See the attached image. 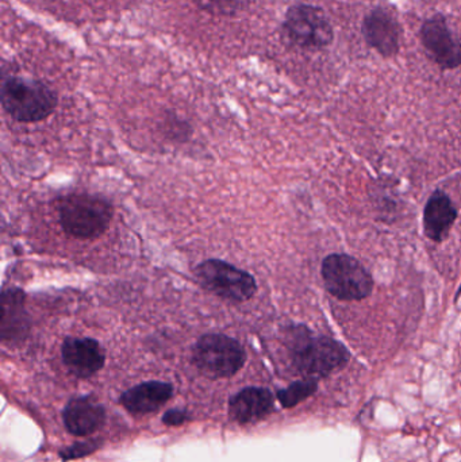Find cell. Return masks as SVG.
I'll return each instance as SVG.
<instances>
[{"label":"cell","instance_id":"2e32d148","mask_svg":"<svg viewBox=\"0 0 461 462\" xmlns=\"http://www.w3.org/2000/svg\"><path fill=\"white\" fill-rule=\"evenodd\" d=\"M317 388H318L317 380L306 377V379L300 380V382L292 383L286 390L279 391L278 399L281 406L291 409L305 399L310 398L316 393Z\"/></svg>","mask_w":461,"mask_h":462},{"label":"cell","instance_id":"8992f818","mask_svg":"<svg viewBox=\"0 0 461 462\" xmlns=\"http://www.w3.org/2000/svg\"><path fill=\"white\" fill-rule=\"evenodd\" d=\"M194 273L206 291L232 303L251 300L257 292L254 274L219 258H210L198 263Z\"/></svg>","mask_w":461,"mask_h":462},{"label":"cell","instance_id":"3957f363","mask_svg":"<svg viewBox=\"0 0 461 462\" xmlns=\"http://www.w3.org/2000/svg\"><path fill=\"white\" fill-rule=\"evenodd\" d=\"M113 217V205L100 195H68L59 206V224L62 231L80 241L99 238L110 227Z\"/></svg>","mask_w":461,"mask_h":462},{"label":"cell","instance_id":"9c48e42d","mask_svg":"<svg viewBox=\"0 0 461 462\" xmlns=\"http://www.w3.org/2000/svg\"><path fill=\"white\" fill-rule=\"evenodd\" d=\"M62 363L78 379H88L105 366L106 353L97 339L67 337L61 345Z\"/></svg>","mask_w":461,"mask_h":462},{"label":"cell","instance_id":"7a4b0ae2","mask_svg":"<svg viewBox=\"0 0 461 462\" xmlns=\"http://www.w3.org/2000/svg\"><path fill=\"white\" fill-rule=\"evenodd\" d=\"M0 97L5 114L21 124L45 121L59 105V97L51 87L18 76H10L3 81Z\"/></svg>","mask_w":461,"mask_h":462},{"label":"cell","instance_id":"8fae6325","mask_svg":"<svg viewBox=\"0 0 461 462\" xmlns=\"http://www.w3.org/2000/svg\"><path fill=\"white\" fill-rule=\"evenodd\" d=\"M65 428L76 437H86L102 428L106 420L105 407L92 396H78L70 399L65 406Z\"/></svg>","mask_w":461,"mask_h":462},{"label":"cell","instance_id":"ffe728a7","mask_svg":"<svg viewBox=\"0 0 461 462\" xmlns=\"http://www.w3.org/2000/svg\"><path fill=\"white\" fill-rule=\"evenodd\" d=\"M460 293H461V287H460L459 292H457L456 300H457V299H459Z\"/></svg>","mask_w":461,"mask_h":462},{"label":"cell","instance_id":"30bf717a","mask_svg":"<svg viewBox=\"0 0 461 462\" xmlns=\"http://www.w3.org/2000/svg\"><path fill=\"white\" fill-rule=\"evenodd\" d=\"M26 292L18 287L5 288L2 292L0 338L3 344L15 345L24 341L32 328L26 310Z\"/></svg>","mask_w":461,"mask_h":462},{"label":"cell","instance_id":"ac0fdd59","mask_svg":"<svg viewBox=\"0 0 461 462\" xmlns=\"http://www.w3.org/2000/svg\"><path fill=\"white\" fill-rule=\"evenodd\" d=\"M99 448L97 441L88 442H78V444L73 445V447L68 448V449L62 450L61 457L64 460H70V458L83 457V456L89 455V453L95 452Z\"/></svg>","mask_w":461,"mask_h":462},{"label":"cell","instance_id":"277c9868","mask_svg":"<svg viewBox=\"0 0 461 462\" xmlns=\"http://www.w3.org/2000/svg\"><path fill=\"white\" fill-rule=\"evenodd\" d=\"M245 363L246 352L243 345L226 334H205L192 347V364L203 376L210 379L235 376Z\"/></svg>","mask_w":461,"mask_h":462},{"label":"cell","instance_id":"ba28073f","mask_svg":"<svg viewBox=\"0 0 461 462\" xmlns=\"http://www.w3.org/2000/svg\"><path fill=\"white\" fill-rule=\"evenodd\" d=\"M421 41L430 59L443 68L455 69L461 65V41L443 15H435L425 22Z\"/></svg>","mask_w":461,"mask_h":462},{"label":"cell","instance_id":"7c38bea8","mask_svg":"<svg viewBox=\"0 0 461 462\" xmlns=\"http://www.w3.org/2000/svg\"><path fill=\"white\" fill-rule=\"evenodd\" d=\"M362 30L368 45L375 48L382 56H395L400 51L398 22L382 8L365 16Z\"/></svg>","mask_w":461,"mask_h":462},{"label":"cell","instance_id":"9a60e30c","mask_svg":"<svg viewBox=\"0 0 461 462\" xmlns=\"http://www.w3.org/2000/svg\"><path fill=\"white\" fill-rule=\"evenodd\" d=\"M173 395V387L165 382H146L122 393L121 403L135 415L149 414L161 409Z\"/></svg>","mask_w":461,"mask_h":462},{"label":"cell","instance_id":"5bb4252c","mask_svg":"<svg viewBox=\"0 0 461 462\" xmlns=\"http://www.w3.org/2000/svg\"><path fill=\"white\" fill-rule=\"evenodd\" d=\"M457 210L444 191L433 192L425 205L424 233L430 241L443 242L451 233L457 219Z\"/></svg>","mask_w":461,"mask_h":462},{"label":"cell","instance_id":"e0dca14e","mask_svg":"<svg viewBox=\"0 0 461 462\" xmlns=\"http://www.w3.org/2000/svg\"><path fill=\"white\" fill-rule=\"evenodd\" d=\"M194 3L214 16H233L243 7V0H194Z\"/></svg>","mask_w":461,"mask_h":462},{"label":"cell","instance_id":"4fadbf2b","mask_svg":"<svg viewBox=\"0 0 461 462\" xmlns=\"http://www.w3.org/2000/svg\"><path fill=\"white\" fill-rule=\"evenodd\" d=\"M273 401L275 398L267 388H244L230 399V418L240 425L259 422L272 411Z\"/></svg>","mask_w":461,"mask_h":462},{"label":"cell","instance_id":"5b68a950","mask_svg":"<svg viewBox=\"0 0 461 462\" xmlns=\"http://www.w3.org/2000/svg\"><path fill=\"white\" fill-rule=\"evenodd\" d=\"M321 274L327 292L338 300L359 301L373 293V276L352 255L344 253L327 255L322 261Z\"/></svg>","mask_w":461,"mask_h":462},{"label":"cell","instance_id":"52a82bcc","mask_svg":"<svg viewBox=\"0 0 461 462\" xmlns=\"http://www.w3.org/2000/svg\"><path fill=\"white\" fill-rule=\"evenodd\" d=\"M284 32L294 45L302 49H321L333 41V29L321 8L298 5L287 11Z\"/></svg>","mask_w":461,"mask_h":462},{"label":"cell","instance_id":"d6986e66","mask_svg":"<svg viewBox=\"0 0 461 462\" xmlns=\"http://www.w3.org/2000/svg\"><path fill=\"white\" fill-rule=\"evenodd\" d=\"M189 420V412L186 410H170L162 417V422L167 426H179Z\"/></svg>","mask_w":461,"mask_h":462},{"label":"cell","instance_id":"6da1fadb","mask_svg":"<svg viewBox=\"0 0 461 462\" xmlns=\"http://www.w3.org/2000/svg\"><path fill=\"white\" fill-rule=\"evenodd\" d=\"M287 347L292 365L305 377H327L348 364L351 355L340 342L330 337H314L303 325L287 330Z\"/></svg>","mask_w":461,"mask_h":462}]
</instances>
